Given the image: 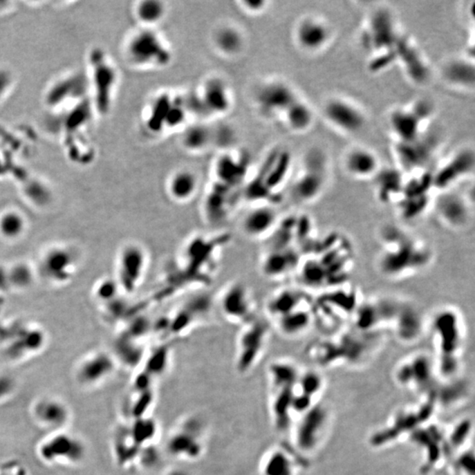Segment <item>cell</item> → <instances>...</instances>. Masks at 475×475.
<instances>
[{"mask_svg": "<svg viewBox=\"0 0 475 475\" xmlns=\"http://www.w3.org/2000/svg\"><path fill=\"white\" fill-rule=\"evenodd\" d=\"M230 234H194L187 239L179 252L174 269L164 282L176 292L192 286H209L218 269V260Z\"/></svg>", "mask_w": 475, "mask_h": 475, "instance_id": "6da1fadb", "label": "cell"}, {"mask_svg": "<svg viewBox=\"0 0 475 475\" xmlns=\"http://www.w3.org/2000/svg\"><path fill=\"white\" fill-rule=\"evenodd\" d=\"M380 250L377 257L380 273L387 279L402 280L425 270L434 259L426 242L394 225L380 232Z\"/></svg>", "mask_w": 475, "mask_h": 475, "instance_id": "7a4b0ae2", "label": "cell"}, {"mask_svg": "<svg viewBox=\"0 0 475 475\" xmlns=\"http://www.w3.org/2000/svg\"><path fill=\"white\" fill-rule=\"evenodd\" d=\"M435 345V364L438 376L451 379L460 369V355L466 329L460 310L451 306L439 308L429 322Z\"/></svg>", "mask_w": 475, "mask_h": 475, "instance_id": "3957f363", "label": "cell"}, {"mask_svg": "<svg viewBox=\"0 0 475 475\" xmlns=\"http://www.w3.org/2000/svg\"><path fill=\"white\" fill-rule=\"evenodd\" d=\"M380 332L354 330L344 332L338 337L316 345L315 357L321 364H363L377 351Z\"/></svg>", "mask_w": 475, "mask_h": 475, "instance_id": "277c9868", "label": "cell"}, {"mask_svg": "<svg viewBox=\"0 0 475 475\" xmlns=\"http://www.w3.org/2000/svg\"><path fill=\"white\" fill-rule=\"evenodd\" d=\"M290 157L288 151H277L270 154L257 176L243 190L244 198L254 203H279L280 187L288 176Z\"/></svg>", "mask_w": 475, "mask_h": 475, "instance_id": "5b68a950", "label": "cell"}, {"mask_svg": "<svg viewBox=\"0 0 475 475\" xmlns=\"http://www.w3.org/2000/svg\"><path fill=\"white\" fill-rule=\"evenodd\" d=\"M213 301L207 294L195 295L185 300L166 317L155 324L154 330L166 336L165 341H174L185 335L209 319Z\"/></svg>", "mask_w": 475, "mask_h": 475, "instance_id": "8992f818", "label": "cell"}, {"mask_svg": "<svg viewBox=\"0 0 475 475\" xmlns=\"http://www.w3.org/2000/svg\"><path fill=\"white\" fill-rule=\"evenodd\" d=\"M270 335L271 322L263 317L257 316L241 326L235 353V366L239 373H248L258 364L266 351Z\"/></svg>", "mask_w": 475, "mask_h": 475, "instance_id": "52a82bcc", "label": "cell"}, {"mask_svg": "<svg viewBox=\"0 0 475 475\" xmlns=\"http://www.w3.org/2000/svg\"><path fill=\"white\" fill-rule=\"evenodd\" d=\"M328 169L326 154L319 149L310 151L304 160L302 172L293 183V199L301 205H309L318 200L328 186Z\"/></svg>", "mask_w": 475, "mask_h": 475, "instance_id": "ba28073f", "label": "cell"}, {"mask_svg": "<svg viewBox=\"0 0 475 475\" xmlns=\"http://www.w3.org/2000/svg\"><path fill=\"white\" fill-rule=\"evenodd\" d=\"M402 37L395 16L386 6L371 12L360 35L361 44L374 56L394 53Z\"/></svg>", "mask_w": 475, "mask_h": 475, "instance_id": "9c48e42d", "label": "cell"}, {"mask_svg": "<svg viewBox=\"0 0 475 475\" xmlns=\"http://www.w3.org/2000/svg\"><path fill=\"white\" fill-rule=\"evenodd\" d=\"M149 265V251L140 242L130 241L122 245L116 261L115 277L122 293L129 295L140 289Z\"/></svg>", "mask_w": 475, "mask_h": 475, "instance_id": "30bf717a", "label": "cell"}, {"mask_svg": "<svg viewBox=\"0 0 475 475\" xmlns=\"http://www.w3.org/2000/svg\"><path fill=\"white\" fill-rule=\"evenodd\" d=\"M435 360L426 353H416L400 362L394 371V379L400 386L413 389L432 398L437 390Z\"/></svg>", "mask_w": 475, "mask_h": 475, "instance_id": "8fae6325", "label": "cell"}, {"mask_svg": "<svg viewBox=\"0 0 475 475\" xmlns=\"http://www.w3.org/2000/svg\"><path fill=\"white\" fill-rule=\"evenodd\" d=\"M216 306L232 324L241 326L257 316L254 294L243 281L234 280L226 284L218 294Z\"/></svg>", "mask_w": 475, "mask_h": 475, "instance_id": "7c38bea8", "label": "cell"}, {"mask_svg": "<svg viewBox=\"0 0 475 475\" xmlns=\"http://www.w3.org/2000/svg\"><path fill=\"white\" fill-rule=\"evenodd\" d=\"M431 207L438 221L450 230H466L473 222V203L454 189L438 192L432 199Z\"/></svg>", "mask_w": 475, "mask_h": 475, "instance_id": "4fadbf2b", "label": "cell"}, {"mask_svg": "<svg viewBox=\"0 0 475 475\" xmlns=\"http://www.w3.org/2000/svg\"><path fill=\"white\" fill-rule=\"evenodd\" d=\"M436 405L437 404L434 400L427 399L425 404L418 408L404 410L397 413L389 426L375 433L371 437V444L374 447H383L402 438V435L408 434L409 437V435L416 429L427 423L434 412Z\"/></svg>", "mask_w": 475, "mask_h": 475, "instance_id": "5bb4252c", "label": "cell"}, {"mask_svg": "<svg viewBox=\"0 0 475 475\" xmlns=\"http://www.w3.org/2000/svg\"><path fill=\"white\" fill-rule=\"evenodd\" d=\"M300 416L295 431L296 447L302 454H313L319 447L328 431L330 413L326 406L317 402Z\"/></svg>", "mask_w": 475, "mask_h": 475, "instance_id": "9a60e30c", "label": "cell"}, {"mask_svg": "<svg viewBox=\"0 0 475 475\" xmlns=\"http://www.w3.org/2000/svg\"><path fill=\"white\" fill-rule=\"evenodd\" d=\"M322 113L326 122L331 127L346 135L360 133L367 122L363 109L354 102L342 96L326 100Z\"/></svg>", "mask_w": 475, "mask_h": 475, "instance_id": "2e32d148", "label": "cell"}, {"mask_svg": "<svg viewBox=\"0 0 475 475\" xmlns=\"http://www.w3.org/2000/svg\"><path fill=\"white\" fill-rule=\"evenodd\" d=\"M129 55L141 66L164 67L172 60V54L162 39L149 28L138 32L131 39Z\"/></svg>", "mask_w": 475, "mask_h": 475, "instance_id": "e0dca14e", "label": "cell"}, {"mask_svg": "<svg viewBox=\"0 0 475 475\" xmlns=\"http://www.w3.org/2000/svg\"><path fill=\"white\" fill-rule=\"evenodd\" d=\"M303 255L295 245L266 244L260 258V270L269 279H283L295 274Z\"/></svg>", "mask_w": 475, "mask_h": 475, "instance_id": "ac0fdd59", "label": "cell"}, {"mask_svg": "<svg viewBox=\"0 0 475 475\" xmlns=\"http://www.w3.org/2000/svg\"><path fill=\"white\" fill-rule=\"evenodd\" d=\"M294 35L300 50L315 55L321 53L329 46L334 37V30L324 19L308 15L300 19Z\"/></svg>", "mask_w": 475, "mask_h": 475, "instance_id": "d6986e66", "label": "cell"}, {"mask_svg": "<svg viewBox=\"0 0 475 475\" xmlns=\"http://www.w3.org/2000/svg\"><path fill=\"white\" fill-rule=\"evenodd\" d=\"M474 162V150L462 148L432 174L433 187L438 192L454 189L461 180L473 176Z\"/></svg>", "mask_w": 475, "mask_h": 475, "instance_id": "ffe728a7", "label": "cell"}, {"mask_svg": "<svg viewBox=\"0 0 475 475\" xmlns=\"http://www.w3.org/2000/svg\"><path fill=\"white\" fill-rule=\"evenodd\" d=\"M238 190L213 183L203 199V218L211 225L224 224L230 218L239 202Z\"/></svg>", "mask_w": 475, "mask_h": 475, "instance_id": "44dd1931", "label": "cell"}, {"mask_svg": "<svg viewBox=\"0 0 475 475\" xmlns=\"http://www.w3.org/2000/svg\"><path fill=\"white\" fill-rule=\"evenodd\" d=\"M280 218L273 205L254 203L242 216L241 231L250 240L263 241L272 234Z\"/></svg>", "mask_w": 475, "mask_h": 475, "instance_id": "7402d4cb", "label": "cell"}, {"mask_svg": "<svg viewBox=\"0 0 475 475\" xmlns=\"http://www.w3.org/2000/svg\"><path fill=\"white\" fill-rule=\"evenodd\" d=\"M396 62L413 85L423 86L431 77V68L419 48L409 37L400 39L395 48Z\"/></svg>", "mask_w": 475, "mask_h": 475, "instance_id": "603a6c76", "label": "cell"}, {"mask_svg": "<svg viewBox=\"0 0 475 475\" xmlns=\"http://www.w3.org/2000/svg\"><path fill=\"white\" fill-rule=\"evenodd\" d=\"M413 445L422 449L423 458L422 467L425 474L438 466L442 458L450 454L447 443V436L435 425H425L416 429L409 435Z\"/></svg>", "mask_w": 475, "mask_h": 475, "instance_id": "cb8c5ba5", "label": "cell"}, {"mask_svg": "<svg viewBox=\"0 0 475 475\" xmlns=\"http://www.w3.org/2000/svg\"><path fill=\"white\" fill-rule=\"evenodd\" d=\"M299 98L293 87L283 80L265 84L257 93V105L269 118H282L283 113Z\"/></svg>", "mask_w": 475, "mask_h": 475, "instance_id": "d4e9b609", "label": "cell"}, {"mask_svg": "<svg viewBox=\"0 0 475 475\" xmlns=\"http://www.w3.org/2000/svg\"><path fill=\"white\" fill-rule=\"evenodd\" d=\"M313 306V299L301 287H286L276 290L268 299L265 309L270 322L300 308Z\"/></svg>", "mask_w": 475, "mask_h": 475, "instance_id": "484cf974", "label": "cell"}, {"mask_svg": "<svg viewBox=\"0 0 475 475\" xmlns=\"http://www.w3.org/2000/svg\"><path fill=\"white\" fill-rule=\"evenodd\" d=\"M425 317L413 304L402 301L391 328L400 342L413 344L421 339L426 330Z\"/></svg>", "mask_w": 475, "mask_h": 475, "instance_id": "4316f807", "label": "cell"}, {"mask_svg": "<svg viewBox=\"0 0 475 475\" xmlns=\"http://www.w3.org/2000/svg\"><path fill=\"white\" fill-rule=\"evenodd\" d=\"M342 165L348 176L360 180L373 179L381 167L376 153L361 145L346 151Z\"/></svg>", "mask_w": 475, "mask_h": 475, "instance_id": "83f0119b", "label": "cell"}, {"mask_svg": "<svg viewBox=\"0 0 475 475\" xmlns=\"http://www.w3.org/2000/svg\"><path fill=\"white\" fill-rule=\"evenodd\" d=\"M75 263V257L66 248H53L41 258L40 271L51 282L64 283L72 277Z\"/></svg>", "mask_w": 475, "mask_h": 475, "instance_id": "f1b7e54d", "label": "cell"}, {"mask_svg": "<svg viewBox=\"0 0 475 475\" xmlns=\"http://www.w3.org/2000/svg\"><path fill=\"white\" fill-rule=\"evenodd\" d=\"M441 77L445 83L454 89L473 92L475 87L474 57L465 56L451 58L443 64Z\"/></svg>", "mask_w": 475, "mask_h": 475, "instance_id": "f546056e", "label": "cell"}, {"mask_svg": "<svg viewBox=\"0 0 475 475\" xmlns=\"http://www.w3.org/2000/svg\"><path fill=\"white\" fill-rule=\"evenodd\" d=\"M85 454L83 445L68 435L56 436L45 442L41 447V456L48 462H71L82 460Z\"/></svg>", "mask_w": 475, "mask_h": 475, "instance_id": "4dcf8cb0", "label": "cell"}, {"mask_svg": "<svg viewBox=\"0 0 475 475\" xmlns=\"http://www.w3.org/2000/svg\"><path fill=\"white\" fill-rule=\"evenodd\" d=\"M422 134L416 140L396 144V156L402 172H415L423 169L432 154L431 147Z\"/></svg>", "mask_w": 475, "mask_h": 475, "instance_id": "1f68e13d", "label": "cell"}, {"mask_svg": "<svg viewBox=\"0 0 475 475\" xmlns=\"http://www.w3.org/2000/svg\"><path fill=\"white\" fill-rule=\"evenodd\" d=\"M389 124L397 143H406L418 138L425 125L411 106L397 108L391 112Z\"/></svg>", "mask_w": 475, "mask_h": 475, "instance_id": "d6a6232c", "label": "cell"}, {"mask_svg": "<svg viewBox=\"0 0 475 475\" xmlns=\"http://www.w3.org/2000/svg\"><path fill=\"white\" fill-rule=\"evenodd\" d=\"M377 198L384 205L398 203L402 195L405 178L400 168H380L373 177Z\"/></svg>", "mask_w": 475, "mask_h": 475, "instance_id": "836d02e7", "label": "cell"}, {"mask_svg": "<svg viewBox=\"0 0 475 475\" xmlns=\"http://www.w3.org/2000/svg\"><path fill=\"white\" fill-rule=\"evenodd\" d=\"M197 426L198 422H187L183 431L177 432L172 436L168 441V451L174 457L189 460H195L201 456L203 445L199 440V429Z\"/></svg>", "mask_w": 475, "mask_h": 475, "instance_id": "e575fe53", "label": "cell"}, {"mask_svg": "<svg viewBox=\"0 0 475 475\" xmlns=\"http://www.w3.org/2000/svg\"><path fill=\"white\" fill-rule=\"evenodd\" d=\"M205 114H224L231 106V97L225 84L219 79L209 80L198 97Z\"/></svg>", "mask_w": 475, "mask_h": 475, "instance_id": "d590c367", "label": "cell"}, {"mask_svg": "<svg viewBox=\"0 0 475 475\" xmlns=\"http://www.w3.org/2000/svg\"><path fill=\"white\" fill-rule=\"evenodd\" d=\"M114 369V358L105 352H98L83 362L77 376L84 384H95L106 380Z\"/></svg>", "mask_w": 475, "mask_h": 475, "instance_id": "8d00e7d4", "label": "cell"}, {"mask_svg": "<svg viewBox=\"0 0 475 475\" xmlns=\"http://www.w3.org/2000/svg\"><path fill=\"white\" fill-rule=\"evenodd\" d=\"M313 306L296 310L273 321L274 328L286 338H296L305 334L315 321Z\"/></svg>", "mask_w": 475, "mask_h": 475, "instance_id": "74e56055", "label": "cell"}, {"mask_svg": "<svg viewBox=\"0 0 475 475\" xmlns=\"http://www.w3.org/2000/svg\"><path fill=\"white\" fill-rule=\"evenodd\" d=\"M198 189V179L195 174L187 170L178 171L168 180V196L177 203H186L194 198Z\"/></svg>", "mask_w": 475, "mask_h": 475, "instance_id": "f35d334b", "label": "cell"}, {"mask_svg": "<svg viewBox=\"0 0 475 475\" xmlns=\"http://www.w3.org/2000/svg\"><path fill=\"white\" fill-rule=\"evenodd\" d=\"M284 122L290 131L304 133L315 124V112L311 106L299 98L286 109L282 115Z\"/></svg>", "mask_w": 475, "mask_h": 475, "instance_id": "ab89813d", "label": "cell"}, {"mask_svg": "<svg viewBox=\"0 0 475 475\" xmlns=\"http://www.w3.org/2000/svg\"><path fill=\"white\" fill-rule=\"evenodd\" d=\"M215 174L214 183L238 190V187L244 184L245 167L243 163L238 162L234 158L224 156L216 164Z\"/></svg>", "mask_w": 475, "mask_h": 475, "instance_id": "60d3db41", "label": "cell"}, {"mask_svg": "<svg viewBox=\"0 0 475 475\" xmlns=\"http://www.w3.org/2000/svg\"><path fill=\"white\" fill-rule=\"evenodd\" d=\"M268 373L274 389H279L296 387L301 371L293 362L280 360L269 365Z\"/></svg>", "mask_w": 475, "mask_h": 475, "instance_id": "b9f144b4", "label": "cell"}, {"mask_svg": "<svg viewBox=\"0 0 475 475\" xmlns=\"http://www.w3.org/2000/svg\"><path fill=\"white\" fill-rule=\"evenodd\" d=\"M173 342L164 341L145 355L142 371L153 380L166 373L172 355Z\"/></svg>", "mask_w": 475, "mask_h": 475, "instance_id": "7bdbcfd3", "label": "cell"}, {"mask_svg": "<svg viewBox=\"0 0 475 475\" xmlns=\"http://www.w3.org/2000/svg\"><path fill=\"white\" fill-rule=\"evenodd\" d=\"M115 351L119 360L128 367H137L142 364L147 355L143 342L122 334L115 340Z\"/></svg>", "mask_w": 475, "mask_h": 475, "instance_id": "ee69618b", "label": "cell"}, {"mask_svg": "<svg viewBox=\"0 0 475 475\" xmlns=\"http://www.w3.org/2000/svg\"><path fill=\"white\" fill-rule=\"evenodd\" d=\"M296 462L283 450L270 451L264 458L261 473L263 475H296Z\"/></svg>", "mask_w": 475, "mask_h": 475, "instance_id": "f6af8a7d", "label": "cell"}, {"mask_svg": "<svg viewBox=\"0 0 475 475\" xmlns=\"http://www.w3.org/2000/svg\"><path fill=\"white\" fill-rule=\"evenodd\" d=\"M35 415L41 423L50 427H59L66 423L67 409L62 403L53 400H41L35 406Z\"/></svg>", "mask_w": 475, "mask_h": 475, "instance_id": "bcb514c9", "label": "cell"}, {"mask_svg": "<svg viewBox=\"0 0 475 475\" xmlns=\"http://www.w3.org/2000/svg\"><path fill=\"white\" fill-rule=\"evenodd\" d=\"M174 98L167 93L158 96L151 106L147 126L153 132H160L167 128V122L174 106Z\"/></svg>", "mask_w": 475, "mask_h": 475, "instance_id": "7dc6e473", "label": "cell"}, {"mask_svg": "<svg viewBox=\"0 0 475 475\" xmlns=\"http://www.w3.org/2000/svg\"><path fill=\"white\" fill-rule=\"evenodd\" d=\"M324 387L322 375L315 370H309L300 373L295 391L316 402L317 396L322 393Z\"/></svg>", "mask_w": 475, "mask_h": 475, "instance_id": "c3c4849f", "label": "cell"}, {"mask_svg": "<svg viewBox=\"0 0 475 475\" xmlns=\"http://www.w3.org/2000/svg\"><path fill=\"white\" fill-rule=\"evenodd\" d=\"M26 219L18 212H9L0 216V234L6 240H16L24 234Z\"/></svg>", "mask_w": 475, "mask_h": 475, "instance_id": "681fc988", "label": "cell"}, {"mask_svg": "<svg viewBox=\"0 0 475 475\" xmlns=\"http://www.w3.org/2000/svg\"><path fill=\"white\" fill-rule=\"evenodd\" d=\"M215 43L222 53L234 55L240 51L243 46V38L236 29L223 28L216 32Z\"/></svg>", "mask_w": 475, "mask_h": 475, "instance_id": "f907efd6", "label": "cell"}, {"mask_svg": "<svg viewBox=\"0 0 475 475\" xmlns=\"http://www.w3.org/2000/svg\"><path fill=\"white\" fill-rule=\"evenodd\" d=\"M8 270L10 288L25 290L33 284L35 274L28 264L16 263Z\"/></svg>", "mask_w": 475, "mask_h": 475, "instance_id": "816d5d0a", "label": "cell"}, {"mask_svg": "<svg viewBox=\"0 0 475 475\" xmlns=\"http://www.w3.org/2000/svg\"><path fill=\"white\" fill-rule=\"evenodd\" d=\"M211 131L203 125H195L187 129L183 142L187 149L201 150L211 140Z\"/></svg>", "mask_w": 475, "mask_h": 475, "instance_id": "f5cc1de1", "label": "cell"}, {"mask_svg": "<svg viewBox=\"0 0 475 475\" xmlns=\"http://www.w3.org/2000/svg\"><path fill=\"white\" fill-rule=\"evenodd\" d=\"M166 12L163 3L157 0H145L138 6L137 15L140 21L147 24L160 21Z\"/></svg>", "mask_w": 475, "mask_h": 475, "instance_id": "db71d44e", "label": "cell"}, {"mask_svg": "<svg viewBox=\"0 0 475 475\" xmlns=\"http://www.w3.org/2000/svg\"><path fill=\"white\" fill-rule=\"evenodd\" d=\"M156 425L153 421L147 418H138L133 429H131V438L138 445H147L156 434Z\"/></svg>", "mask_w": 475, "mask_h": 475, "instance_id": "11a10c76", "label": "cell"}, {"mask_svg": "<svg viewBox=\"0 0 475 475\" xmlns=\"http://www.w3.org/2000/svg\"><path fill=\"white\" fill-rule=\"evenodd\" d=\"M472 431V422L469 420H463L458 423L450 434L447 436L449 451L458 450L466 444Z\"/></svg>", "mask_w": 475, "mask_h": 475, "instance_id": "9f6ffc18", "label": "cell"}, {"mask_svg": "<svg viewBox=\"0 0 475 475\" xmlns=\"http://www.w3.org/2000/svg\"><path fill=\"white\" fill-rule=\"evenodd\" d=\"M121 292H122L120 286H119L116 280L113 279H103L98 283L95 289L97 299L104 304V305L119 298Z\"/></svg>", "mask_w": 475, "mask_h": 475, "instance_id": "6f0895ef", "label": "cell"}, {"mask_svg": "<svg viewBox=\"0 0 475 475\" xmlns=\"http://www.w3.org/2000/svg\"><path fill=\"white\" fill-rule=\"evenodd\" d=\"M454 470L458 475H474L475 460L473 450L461 451L454 458Z\"/></svg>", "mask_w": 475, "mask_h": 475, "instance_id": "680465c9", "label": "cell"}, {"mask_svg": "<svg viewBox=\"0 0 475 475\" xmlns=\"http://www.w3.org/2000/svg\"><path fill=\"white\" fill-rule=\"evenodd\" d=\"M14 381L8 376H0V400L8 396L14 389Z\"/></svg>", "mask_w": 475, "mask_h": 475, "instance_id": "91938a15", "label": "cell"}, {"mask_svg": "<svg viewBox=\"0 0 475 475\" xmlns=\"http://www.w3.org/2000/svg\"><path fill=\"white\" fill-rule=\"evenodd\" d=\"M10 289L8 270L0 266V290Z\"/></svg>", "mask_w": 475, "mask_h": 475, "instance_id": "94428289", "label": "cell"}, {"mask_svg": "<svg viewBox=\"0 0 475 475\" xmlns=\"http://www.w3.org/2000/svg\"><path fill=\"white\" fill-rule=\"evenodd\" d=\"M245 8L250 10L252 12H259L261 9H263V6L266 4V2L263 1H244L243 2Z\"/></svg>", "mask_w": 475, "mask_h": 475, "instance_id": "6125c7cd", "label": "cell"}, {"mask_svg": "<svg viewBox=\"0 0 475 475\" xmlns=\"http://www.w3.org/2000/svg\"><path fill=\"white\" fill-rule=\"evenodd\" d=\"M167 475H190L189 473H187V471L183 470V469H174L169 473H168Z\"/></svg>", "mask_w": 475, "mask_h": 475, "instance_id": "be15d7a7", "label": "cell"}]
</instances>
